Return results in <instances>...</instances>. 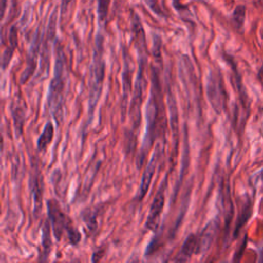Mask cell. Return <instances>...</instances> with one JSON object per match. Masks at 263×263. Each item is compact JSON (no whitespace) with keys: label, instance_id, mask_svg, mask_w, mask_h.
Returning <instances> with one entry per match:
<instances>
[{"label":"cell","instance_id":"28","mask_svg":"<svg viewBox=\"0 0 263 263\" xmlns=\"http://www.w3.org/2000/svg\"><path fill=\"white\" fill-rule=\"evenodd\" d=\"M1 4H2V9H1V17H3V16H4V13H5L6 0H1Z\"/></svg>","mask_w":263,"mask_h":263},{"label":"cell","instance_id":"22","mask_svg":"<svg viewBox=\"0 0 263 263\" xmlns=\"http://www.w3.org/2000/svg\"><path fill=\"white\" fill-rule=\"evenodd\" d=\"M245 16H246V7L242 5H238L232 14V21L236 28H240L243 25L245 22Z\"/></svg>","mask_w":263,"mask_h":263},{"label":"cell","instance_id":"4","mask_svg":"<svg viewBox=\"0 0 263 263\" xmlns=\"http://www.w3.org/2000/svg\"><path fill=\"white\" fill-rule=\"evenodd\" d=\"M147 65V58H139V70L137 73L132 103H130V117L133 122L134 129H137L141 123V105L143 101L144 91L147 87L146 77H145V68Z\"/></svg>","mask_w":263,"mask_h":263},{"label":"cell","instance_id":"6","mask_svg":"<svg viewBox=\"0 0 263 263\" xmlns=\"http://www.w3.org/2000/svg\"><path fill=\"white\" fill-rule=\"evenodd\" d=\"M206 96L214 110L217 113H221L225 108L226 92L219 73H210L206 82Z\"/></svg>","mask_w":263,"mask_h":263},{"label":"cell","instance_id":"11","mask_svg":"<svg viewBox=\"0 0 263 263\" xmlns=\"http://www.w3.org/2000/svg\"><path fill=\"white\" fill-rule=\"evenodd\" d=\"M30 187L33 196V214L37 217L42 210V200H43V178L39 171L34 172L33 178L30 180Z\"/></svg>","mask_w":263,"mask_h":263},{"label":"cell","instance_id":"21","mask_svg":"<svg viewBox=\"0 0 263 263\" xmlns=\"http://www.w3.org/2000/svg\"><path fill=\"white\" fill-rule=\"evenodd\" d=\"M12 117L14 120L15 129L17 132V136H21L23 133V125H24V118H25V110L24 108L16 105L12 109Z\"/></svg>","mask_w":263,"mask_h":263},{"label":"cell","instance_id":"7","mask_svg":"<svg viewBox=\"0 0 263 263\" xmlns=\"http://www.w3.org/2000/svg\"><path fill=\"white\" fill-rule=\"evenodd\" d=\"M166 185H167V178L165 177V179L161 183V185H160L159 189L157 190V192L153 198V201L151 203V206H150V210L148 213V217L146 220V228L151 231H155L159 225L160 216L162 214L163 206H164V200H165L164 192H165Z\"/></svg>","mask_w":263,"mask_h":263},{"label":"cell","instance_id":"10","mask_svg":"<svg viewBox=\"0 0 263 263\" xmlns=\"http://www.w3.org/2000/svg\"><path fill=\"white\" fill-rule=\"evenodd\" d=\"M130 24H132V32H133V36H134V41H135V45H136L139 58H147L148 49H147L144 28L142 26L139 15L134 10H132Z\"/></svg>","mask_w":263,"mask_h":263},{"label":"cell","instance_id":"5","mask_svg":"<svg viewBox=\"0 0 263 263\" xmlns=\"http://www.w3.org/2000/svg\"><path fill=\"white\" fill-rule=\"evenodd\" d=\"M48 219L51 225V229L54 235V238L61 240L63 235L73 227L69 217L63 212L59 201L55 199H48L46 201Z\"/></svg>","mask_w":263,"mask_h":263},{"label":"cell","instance_id":"9","mask_svg":"<svg viewBox=\"0 0 263 263\" xmlns=\"http://www.w3.org/2000/svg\"><path fill=\"white\" fill-rule=\"evenodd\" d=\"M41 42H42V36L40 33V28H37L34 34V37L32 39V43L31 46L29 48L28 54H27V61H26V68L22 74L21 77V82L25 83L27 82V80L33 75L35 69H36V65H37V59H38V53L40 50V46H41Z\"/></svg>","mask_w":263,"mask_h":263},{"label":"cell","instance_id":"13","mask_svg":"<svg viewBox=\"0 0 263 263\" xmlns=\"http://www.w3.org/2000/svg\"><path fill=\"white\" fill-rule=\"evenodd\" d=\"M167 106L170 110L171 126H172L173 140H174V150H175V156H176L177 149H178V141H179V120H178V109H177L176 99L171 89H168L167 91Z\"/></svg>","mask_w":263,"mask_h":263},{"label":"cell","instance_id":"8","mask_svg":"<svg viewBox=\"0 0 263 263\" xmlns=\"http://www.w3.org/2000/svg\"><path fill=\"white\" fill-rule=\"evenodd\" d=\"M161 152H162V148H160L159 146H157V148L155 149V151L153 152L149 162L147 163L145 170H144V173L142 175V179H141V183H140V186H139V190H138V194L136 196L137 200L138 201H141L145 195L147 194L148 192V189L150 187V184H151V181H152V178H153V175L155 173V170H156V166H157V163L160 159V156H161Z\"/></svg>","mask_w":263,"mask_h":263},{"label":"cell","instance_id":"17","mask_svg":"<svg viewBox=\"0 0 263 263\" xmlns=\"http://www.w3.org/2000/svg\"><path fill=\"white\" fill-rule=\"evenodd\" d=\"M252 216V204L250 202L249 199H247V201L242 204V209L240 211V214L236 220L235 223V227H234V232H233V236L236 237L238 232L240 231L241 227L245 226V224L248 222V220L250 219V217Z\"/></svg>","mask_w":263,"mask_h":263},{"label":"cell","instance_id":"27","mask_svg":"<svg viewBox=\"0 0 263 263\" xmlns=\"http://www.w3.org/2000/svg\"><path fill=\"white\" fill-rule=\"evenodd\" d=\"M103 254H104V252H95L93 254H92V258H91V261L92 262H97V261H99V260H101V258L103 257Z\"/></svg>","mask_w":263,"mask_h":263},{"label":"cell","instance_id":"25","mask_svg":"<svg viewBox=\"0 0 263 263\" xmlns=\"http://www.w3.org/2000/svg\"><path fill=\"white\" fill-rule=\"evenodd\" d=\"M145 2L154 13H156L157 15H159L161 17L165 16V13H163V10L158 3V0H145Z\"/></svg>","mask_w":263,"mask_h":263},{"label":"cell","instance_id":"14","mask_svg":"<svg viewBox=\"0 0 263 263\" xmlns=\"http://www.w3.org/2000/svg\"><path fill=\"white\" fill-rule=\"evenodd\" d=\"M218 227H219L218 220H216V219L212 220L206 224V226L198 234V242H199L198 252H199V254L203 253L210 249V247L214 240V237L216 236Z\"/></svg>","mask_w":263,"mask_h":263},{"label":"cell","instance_id":"26","mask_svg":"<svg viewBox=\"0 0 263 263\" xmlns=\"http://www.w3.org/2000/svg\"><path fill=\"white\" fill-rule=\"evenodd\" d=\"M71 1L72 0H62L61 1V11H62V14L66 12V10H67L69 4L71 3Z\"/></svg>","mask_w":263,"mask_h":263},{"label":"cell","instance_id":"23","mask_svg":"<svg viewBox=\"0 0 263 263\" xmlns=\"http://www.w3.org/2000/svg\"><path fill=\"white\" fill-rule=\"evenodd\" d=\"M111 0H98V16L100 22H104L108 16V10Z\"/></svg>","mask_w":263,"mask_h":263},{"label":"cell","instance_id":"16","mask_svg":"<svg viewBox=\"0 0 263 263\" xmlns=\"http://www.w3.org/2000/svg\"><path fill=\"white\" fill-rule=\"evenodd\" d=\"M53 134H54L53 124L50 121H48L45 124L42 133L40 134V136L37 140V148L39 151L46 150L47 146L51 143V141L53 139Z\"/></svg>","mask_w":263,"mask_h":263},{"label":"cell","instance_id":"2","mask_svg":"<svg viewBox=\"0 0 263 263\" xmlns=\"http://www.w3.org/2000/svg\"><path fill=\"white\" fill-rule=\"evenodd\" d=\"M67 84L66 55L60 43L55 44V63L53 77L49 83L47 104L53 119L60 124L64 119L65 89Z\"/></svg>","mask_w":263,"mask_h":263},{"label":"cell","instance_id":"3","mask_svg":"<svg viewBox=\"0 0 263 263\" xmlns=\"http://www.w3.org/2000/svg\"><path fill=\"white\" fill-rule=\"evenodd\" d=\"M104 38L101 34L97 35L92 61L89 70V114L92 115L102 92L105 77V62L103 59Z\"/></svg>","mask_w":263,"mask_h":263},{"label":"cell","instance_id":"20","mask_svg":"<svg viewBox=\"0 0 263 263\" xmlns=\"http://www.w3.org/2000/svg\"><path fill=\"white\" fill-rule=\"evenodd\" d=\"M97 216H98V211L87 208L81 212V218L84 221L88 231H96L98 227V222H97Z\"/></svg>","mask_w":263,"mask_h":263},{"label":"cell","instance_id":"29","mask_svg":"<svg viewBox=\"0 0 263 263\" xmlns=\"http://www.w3.org/2000/svg\"><path fill=\"white\" fill-rule=\"evenodd\" d=\"M258 75H259V78H260V80H261V82H262V84H263V66L261 67V69H260Z\"/></svg>","mask_w":263,"mask_h":263},{"label":"cell","instance_id":"1","mask_svg":"<svg viewBox=\"0 0 263 263\" xmlns=\"http://www.w3.org/2000/svg\"><path fill=\"white\" fill-rule=\"evenodd\" d=\"M162 95H161V86L159 81V75L157 69L152 67L151 74V88L150 95L148 99V103L146 106V129L144 139L142 142V146L140 149V154L137 158V165L141 167L148 151L152 147L156 137H157V128L158 123L161 120V112H162Z\"/></svg>","mask_w":263,"mask_h":263},{"label":"cell","instance_id":"24","mask_svg":"<svg viewBox=\"0 0 263 263\" xmlns=\"http://www.w3.org/2000/svg\"><path fill=\"white\" fill-rule=\"evenodd\" d=\"M67 238L69 240V242L71 245H77L80 239H81V234L80 232L75 228V227H72L68 232H67Z\"/></svg>","mask_w":263,"mask_h":263},{"label":"cell","instance_id":"15","mask_svg":"<svg viewBox=\"0 0 263 263\" xmlns=\"http://www.w3.org/2000/svg\"><path fill=\"white\" fill-rule=\"evenodd\" d=\"M8 42H9V45L6 47V49L4 50V52L2 54V68L3 69H5L8 66V64L13 55L14 49L17 46V28L15 26H12L9 30Z\"/></svg>","mask_w":263,"mask_h":263},{"label":"cell","instance_id":"12","mask_svg":"<svg viewBox=\"0 0 263 263\" xmlns=\"http://www.w3.org/2000/svg\"><path fill=\"white\" fill-rule=\"evenodd\" d=\"M198 247H199V242H198V235L191 233L189 234L186 239L184 240L181 250L179 252V254L177 255V257L175 258V261L178 262H185L191 259V257L194 254H199L198 252Z\"/></svg>","mask_w":263,"mask_h":263},{"label":"cell","instance_id":"18","mask_svg":"<svg viewBox=\"0 0 263 263\" xmlns=\"http://www.w3.org/2000/svg\"><path fill=\"white\" fill-rule=\"evenodd\" d=\"M50 226L48 221H45L42 227V238H41V246H42V260H46V257L49 255L51 251V237H50Z\"/></svg>","mask_w":263,"mask_h":263},{"label":"cell","instance_id":"19","mask_svg":"<svg viewBox=\"0 0 263 263\" xmlns=\"http://www.w3.org/2000/svg\"><path fill=\"white\" fill-rule=\"evenodd\" d=\"M122 78H123V100H124V103H123V107L126 106V98H127V95L128 92L130 91V88H132V72L129 70V64L127 62V52L124 51V71L122 73Z\"/></svg>","mask_w":263,"mask_h":263}]
</instances>
